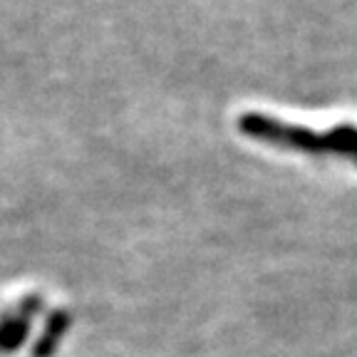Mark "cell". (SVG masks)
<instances>
[{
    "label": "cell",
    "instance_id": "cell-1",
    "mask_svg": "<svg viewBox=\"0 0 357 357\" xmlns=\"http://www.w3.org/2000/svg\"><path fill=\"white\" fill-rule=\"evenodd\" d=\"M238 129L251 139L266 142V144L285 146V149L305 151V154H342L352 156L357 164V127L342 124L330 132H312L307 127L285 124L280 119L245 112L238 119Z\"/></svg>",
    "mask_w": 357,
    "mask_h": 357
},
{
    "label": "cell",
    "instance_id": "cell-2",
    "mask_svg": "<svg viewBox=\"0 0 357 357\" xmlns=\"http://www.w3.org/2000/svg\"><path fill=\"white\" fill-rule=\"evenodd\" d=\"M40 307H43V301L38 296H30L22 305H17L13 320H3L0 323V350H13V347H17L25 340V335H28L30 328L28 318L35 310H40Z\"/></svg>",
    "mask_w": 357,
    "mask_h": 357
},
{
    "label": "cell",
    "instance_id": "cell-3",
    "mask_svg": "<svg viewBox=\"0 0 357 357\" xmlns=\"http://www.w3.org/2000/svg\"><path fill=\"white\" fill-rule=\"evenodd\" d=\"M67 325H70V312L65 310L52 312V318L47 320V328H45L43 337H40L38 347H35V357H50L55 352L57 342H60L62 333L67 330Z\"/></svg>",
    "mask_w": 357,
    "mask_h": 357
}]
</instances>
